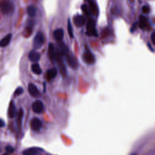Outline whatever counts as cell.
<instances>
[{"label":"cell","instance_id":"7","mask_svg":"<svg viewBox=\"0 0 155 155\" xmlns=\"http://www.w3.org/2000/svg\"><path fill=\"white\" fill-rule=\"evenodd\" d=\"M42 122L40 119L35 118L31 120L30 127L31 128L35 131H40L42 127Z\"/></svg>","mask_w":155,"mask_h":155},{"label":"cell","instance_id":"21","mask_svg":"<svg viewBox=\"0 0 155 155\" xmlns=\"http://www.w3.org/2000/svg\"><path fill=\"white\" fill-rule=\"evenodd\" d=\"M58 66H59V68H60V71L61 72V74L63 76H65L66 75V73H67V70L66 69V66L64 64L63 62L60 63L59 64H58Z\"/></svg>","mask_w":155,"mask_h":155},{"label":"cell","instance_id":"25","mask_svg":"<svg viewBox=\"0 0 155 155\" xmlns=\"http://www.w3.org/2000/svg\"><path fill=\"white\" fill-rule=\"evenodd\" d=\"M81 9H82V10L83 11V12L87 15H89V14L90 13V12H89V9L88 8V7L86 5V4H83L82 6H81Z\"/></svg>","mask_w":155,"mask_h":155},{"label":"cell","instance_id":"32","mask_svg":"<svg viewBox=\"0 0 155 155\" xmlns=\"http://www.w3.org/2000/svg\"><path fill=\"white\" fill-rule=\"evenodd\" d=\"M131 155H137V154H131Z\"/></svg>","mask_w":155,"mask_h":155},{"label":"cell","instance_id":"26","mask_svg":"<svg viewBox=\"0 0 155 155\" xmlns=\"http://www.w3.org/2000/svg\"><path fill=\"white\" fill-rule=\"evenodd\" d=\"M6 151L7 153L11 154V153H13L14 152L15 149L13 147H12L10 145H7V146L6 147Z\"/></svg>","mask_w":155,"mask_h":155},{"label":"cell","instance_id":"24","mask_svg":"<svg viewBox=\"0 0 155 155\" xmlns=\"http://www.w3.org/2000/svg\"><path fill=\"white\" fill-rule=\"evenodd\" d=\"M24 92V90L22 87H18L16 89V90L14 92V96H19L21 95V94H23Z\"/></svg>","mask_w":155,"mask_h":155},{"label":"cell","instance_id":"13","mask_svg":"<svg viewBox=\"0 0 155 155\" xmlns=\"http://www.w3.org/2000/svg\"><path fill=\"white\" fill-rule=\"evenodd\" d=\"M53 36L57 41H61L64 37V30L62 29H58L53 32Z\"/></svg>","mask_w":155,"mask_h":155},{"label":"cell","instance_id":"2","mask_svg":"<svg viewBox=\"0 0 155 155\" xmlns=\"http://www.w3.org/2000/svg\"><path fill=\"white\" fill-rule=\"evenodd\" d=\"M83 60L86 64H92L95 62V58L93 54L90 52L89 48H86V50L83 55Z\"/></svg>","mask_w":155,"mask_h":155},{"label":"cell","instance_id":"28","mask_svg":"<svg viewBox=\"0 0 155 155\" xmlns=\"http://www.w3.org/2000/svg\"><path fill=\"white\" fill-rule=\"evenodd\" d=\"M137 24H138L137 23H134L132 25V27H131V29H130V32H134V31L136 30V29H137Z\"/></svg>","mask_w":155,"mask_h":155},{"label":"cell","instance_id":"4","mask_svg":"<svg viewBox=\"0 0 155 155\" xmlns=\"http://www.w3.org/2000/svg\"><path fill=\"white\" fill-rule=\"evenodd\" d=\"M44 150L40 147H31L23 151V155H41Z\"/></svg>","mask_w":155,"mask_h":155},{"label":"cell","instance_id":"20","mask_svg":"<svg viewBox=\"0 0 155 155\" xmlns=\"http://www.w3.org/2000/svg\"><path fill=\"white\" fill-rule=\"evenodd\" d=\"M23 114H24V112H23V109L22 108L19 109V111H18V113H17V123H18L19 127H21Z\"/></svg>","mask_w":155,"mask_h":155},{"label":"cell","instance_id":"8","mask_svg":"<svg viewBox=\"0 0 155 155\" xmlns=\"http://www.w3.org/2000/svg\"><path fill=\"white\" fill-rule=\"evenodd\" d=\"M32 110L35 113H40L44 109V105L40 100H37L32 104Z\"/></svg>","mask_w":155,"mask_h":155},{"label":"cell","instance_id":"1","mask_svg":"<svg viewBox=\"0 0 155 155\" xmlns=\"http://www.w3.org/2000/svg\"><path fill=\"white\" fill-rule=\"evenodd\" d=\"M44 36L41 32H38L36 34L33 42V49L35 50H38L40 49L44 43Z\"/></svg>","mask_w":155,"mask_h":155},{"label":"cell","instance_id":"14","mask_svg":"<svg viewBox=\"0 0 155 155\" xmlns=\"http://www.w3.org/2000/svg\"><path fill=\"white\" fill-rule=\"evenodd\" d=\"M57 75V70L55 68H52L49 69L46 72V78L48 81H50L55 78V77Z\"/></svg>","mask_w":155,"mask_h":155},{"label":"cell","instance_id":"5","mask_svg":"<svg viewBox=\"0 0 155 155\" xmlns=\"http://www.w3.org/2000/svg\"><path fill=\"white\" fill-rule=\"evenodd\" d=\"M0 7L1 9V10L4 13H12L14 9V6L13 4L10 2H3L0 4Z\"/></svg>","mask_w":155,"mask_h":155},{"label":"cell","instance_id":"18","mask_svg":"<svg viewBox=\"0 0 155 155\" xmlns=\"http://www.w3.org/2000/svg\"><path fill=\"white\" fill-rule=\"evenodd\" d=\"M32 71L36 74V75H40L42 73V70L38 64L37 63H34L32 66Z\"/></svg>","mask_w":155,"mask_h":155},{"label":"cell","instance_id":"9","mask_svg":"<svg viewBox=\"0 0 155 155\" xmlns=\"http://www.w3.org/2000/svg\"><path fill=\"white\" fill-rule=\"evenodd\" d=\"M73 22L76 27H82L86 23V19L83 15H77L73 18Z\"/></svg>","mask_w":155,"mask_h":155},{"label":"cell","instance_id":"22","mask_svg":"<svg viewBox=\"0 0 155 155\" xmlns=\"http://www.w3.org/2000/svg\"><path fill=\"white\" fill-rule=\"evenodd\" d=\"M96 5L94 2H90V7H89V12L92 14L94 15L96 13Z\"/></svg>","mask_w":155,"mask_h":155},{"label":"cell","instance_id":"3","mask_svg":"<svg viewBox=\"0 0 155 155\" xmlns=\"http://www.w3.org/2000/svg\"><path fill=\"white\" fill-rule=\"evenodd\" d=\"M87 33L90 36H98V32H97L95 26V22L93 19H90L88 22V24L87 26Z\"/></svg>","mask_w":155,"mask_h":155},{"label":"cell","instance_id":"29","mask_svg":"<svg viewBox=\"0 0 155 155\" xmlns=\"http://www.w3.org/2000/svg\"><path fill=\"white\" fill-rule=\"evenodd\" d=\"M151 41H152V43L153 44H155V32H153L152 33H151Z\"/></svg>","mask_w":155,"mask_h":155},{"label":"cell","instance_id":"15","mask_svg":"<svg viewBox=\"0 0 155 155\" xmlns=\"http://www.w3.org/2000/svg\"><path fill=\"white\" fill-rule=\"evenodd\" d=\"M11 39H12V35L10 33L8 34L7 36H6L1 41H0V47H4L8 46L11 41Z\"/></svg>","mask_w":155,"mask_h":155},{"label":"cell","instance_id":"12","mask_svg":"<svg viewBox=\"0 0 155 155\" xmlns=\"http://www.w3.org/2000/svg\"><path fill=\"white\" fill-rule=\"evenodd\" d=\"M8 115L10 118H14L16 115V107L13 101H11L8 109Z\"/></svg>","mask_w":155,"mask_h":155},{"label":"cell","instance_id":"10","mask_svg":"<svg viewBox=\"0 0 155 155\" xmlns=\"http://www.w3.org/2000/svg\"><path fill=\"white\" fill-rule=\"evenodd\" d=\"M41 55L36 50H32L29 54V59L32 63H37L40 60Z\"/></svg>","mask_w":155,"mask_h":155},{"label":"cell","instance_id":"6","mask_svg":"<svg viewBox=\"0 0 155 155\" xmlns=\"http://www.w3.org/2000/svg\"><path fill=\"white\" fill-rule=\"evenodd\" d=\"M64 56H66V60L70 67H72L73 69H75L77 67L78 64H77L76 60L72 53H70L69 51L68 52H67V53Z\"/></svg>","mask_w":155,"mask_h":155},{"label":"cell","instance_id":"19","mask_svg":"<svg viewBox=\"0 0 155 155\" xmlns=\"http://www.w3.org/2000/svg\"><path fill=\"white\" fill-rule=\"evenodd\" d=\"M27 12L30 17H34L36 13V9L34 6H30L27 7Z\"/></svg>","mask_w":155,"mask_h":155},{"label":"cell","instance_id":"23","mask_svg":"<svg viewBox=\"0 0 155 155\" xmlns=\"http://www.w3.org/2000/svg\"><path fill=\"white\" fill-rule=\"evenodd\" d=\"M67 29H68V32L71 38L73 37V32L72 29V26L70 23V21L69 19H68V24H67Z\"/></svg>","mask_w":155,"mask_h":155},{"label":"cell","instance_id":"30","mask_svg":"<svg viewBox=\"0 0 155 155\" xmlns=\"http://www.w3.org/2000/svg\"><path fill=\"white\" fill-rule=\"evenodd\" d=\"M5 125V123L3 120L0 119V127H3Z\"/></svg>","mask_w":155,"mask_h":155},{"label":"cell","instance_id":"27","mask_svg":"<svg viewBox=\"0 0 155 155\" xmlns=\"http://www.w3.org/2000/svg\"><path fill=\"white\" fill-rule=\"evenodd\" d=\"M142 10L143 13H145V14H148V13L150 12V7H149V6H147V5L144 6L142 7Z\"/></svg>","mask_w":155,"mask_h":155},{"label":"cell","instance_id":"31","mask_svg":"<svg viewBox=\"0 0 155 155\" xmlns=\"http://www.w3.org/2000/svg\"><path fill=\"white\" fill-rule=\"evenodd\" d=\"M3 155H9V154H7V153H5V154H3Z\"/></svg>","mask_w":155,"mask_h":155},{"label":"cell","instance_id":"11","mask_svg":"<svg viewBox=\"0 0 155 155\" xmlns=\"http://www.w3.org/2000/svg\"><path fill=\"white\" fill-rule=\"evenodd\" d=\"M28 90H29L30 94L32 96L35 97V98H37V97L40 96V92H39V90H38L36 87L33 84H29Z\"/></svg>","mask_w":155,"mask_h":155},{"label":"cell","instance_id":"16","mask_svg":"<svg viewBox=\"0 0 155 155\" xmlns=\"http://www.w3.org/2000/svg\"><path fill=\"white\" fill-rule=\"evenodd\" d=\"M54 55H55L54 46L52 43H50L48 46V56L52 61L54 60Z\"/></svg>","mask_w":155,"mask_h":155},{"label":"cell","instance_id":"17","mask_svg":"<svg viewBox=\"0 0 155 155\" xmlns=\"http://www.w3.org/2000/svg\"><path fill=\"white\" fill-rule=\"evenodd\" d=\"M139 19H140V21H139L138 24H139L140 27L141 29H145L147 24L146 18L142 15H141L139 18Z\"/></svg>","mask_w":155,"mask_h":155}]
</instances>
